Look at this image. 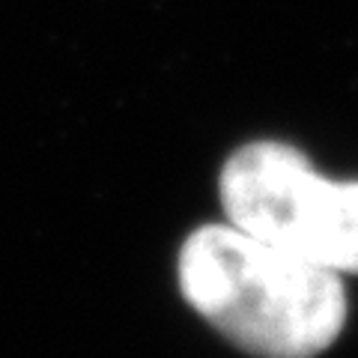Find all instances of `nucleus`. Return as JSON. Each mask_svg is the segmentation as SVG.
Wrapping results in <instances>:
<instances>
[{
	"label": "nucleus",
	"mask_w": 358,
	"mask_h": 358,
	"mask_svg": "<svg viewBox=\"0 0 358 358\" xmlns=\"http://www.w3.org/2000/svg\"><path fill=\"white\" fill-rule=\"evenodd\" d=\"M179 289L209 326L257 358H313L346 322L338 272L233 224H203L182 242Z\"/></svg>",
	"instance_id": "1"
},
{
	"label": "nucleus",
	"mask_w": 358,
	"mask_h": 358,
	"mask_svg": "<svg viewBox=\"0 0 358 358\" xmlns=\"http://www.w3.org/2000/svg\"><path fill=\"white\" fill-rule=\"evenodd\" d=\"M218 194L236 230L338 275H358V182L320 176L289 143L254 141L224 162Z\"/></svg>",
	"instance_id": "2"
}]
</instances>
